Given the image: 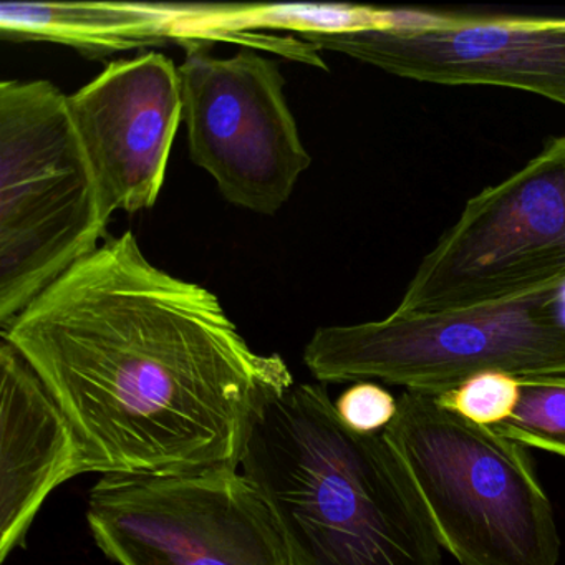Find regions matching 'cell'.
<instances>
[{
  "label": "cell",
  "mask_w": 565,
  "mask_h": 565,
  "mask_svg": "<svg viewBox=\"0 0 565 565\" xmlns=\"http://www.w3.org/2000/svg\"><path fill=\"white\" fill-rule=\"evenodd\" d=\"M102 216L150 210L160 196L183 120L180 68L163 54L107 65L67 97Z\"/></svg>",
  "instance_id": "cell-10"
},
{
  "label": "cell",
  "mask_w": 565,
  "mask_h": 565,
  "mask_svg": "<svg viewBox=\"0 0 565 565\" xmlns=\"http://www.w3.org/2000/svg\"><path fill=\"white\" fill-rule=\"evenodd\" d=\"M405 24L402 9L363 8L349 4H186L178 44L184 49L214 41L239 42L259 47L257 29H277L306 34L345 32H398Z\"/></svg>",
  "instance_id": "cell-13"
},
{
  "label": "cell",
  "mask_w": 565,
  "mask_h": 565,
  "mask_svg": "<svg viewBox=\"0 0 565 565\" xmlns=\"http://www.w3.org/2000/svg\"><path fill=\"white\" fill-rule=\"evenodd\" d=\"M186 4L4 2L0 32L12 42H54L90 58L178 42Z\"/></svg>",
  "instance_id": "cell-12"
},
{
  "label": "cell",
  "mask_w": 565,
  "mask_h": 565,
  "mask_svg": "<svg viewBox=\"0 0 565 565\" xmlns=\"http://www.w3.org/2000/svg\"><path fill=\"white\" fill-rule=\"evenodd\" d=\"M108 223L67 95L47 81L0 84V326L78 260Z\"/></svg>",
  "instance_id": "cell-4"
},
{
  "label": "cell",
  "mask_w": 565,
  "mask_h": 565,
  "mask_svg": "<svg viewBox=\"0 0 565 565\" xmlns=\"http://www.w3.org/2000/svg\"><path fill=\"white\" fill-rule=\"evenodd\" d=\"M337 412L347 426L365 435L385 429L398 412V399L373 382H359L339 396Z\"/></svg>",
  "instance_id": "cell-16"
},
{
  "label": "cell",
  "mask_w": 565,
  "mask_h": 565,
  "mask_svg": "<svg viewBox=\"0 0 565 565\" xmlns=\"http://www.w3.org/2000/svg\"><path fill=\"white\" fill-rule=\"evenodd\" d=\"M186 52L180 77L191 160L234 206L276 214L312 163L279 67L254 51L230 58L206 45Z\"/></svg>",
  "instance_id": "cell-8"
},
{
  "label": "cell",
  "mask_w": 565,
  "mask_h": 565,
  "mask_svg": "<svg viewBox=\"0 0 565 565\" xmlns=\"http://www.w3.org/2000/svg\"><path fill=\"white\" fill-rule=\"evenodd\" d=\"M565 289V137L469 198L423 257L395 313L512 306Z\"/></svg>",
  "instance_id": "cell-6"
},
{
  "label": "cell",
  "mask_w": 565,
  "mask_h": 565,
  "mask_svg": "<svg viewBox=\"0 0 565 565\" xmlns=\"http://www.w3.org/2000/svg\"><path fill=\"white\" fill-rule=\"evenodd\" d=\"M561 302L562 292L545 294L512 306L320 327L303 363L323 385L380 380L429 396L484 372L565 375Z\"/></svg>",
  "instance_id": "cell-5"
},
{
  "label": "cell",
  "mask_w": 565,
  "mask_h": 565,
  "mask_svg": "<svg viewBox=\"0 0 565 565\" xmlns=\"http://www.w3.org/2000/svg\"><path fill=\"white\" fill-rule=\"evenodd\" d=\"M383 435L459 564L557 565L554 511L521 443L408 390Z\"/></svg>",
  "instance_id": "cell-3"
},
{
  "label": "cell",
  "mask_w": 565,
  "mask_h": 565,
  "mask_svg": "<svg viewBox=\"0 0 565 565\" xmlns=\"http://www.w3.org/2000/svg\"><path fill=\"white\" fill-rule=\"evenodd\" d=\"M0 562L24 547L49 495L87 475L81 441L21 353L0 345Z\"/></svg>",
  "instance_id": "cell-11"
},
{
  "label": "cell",
  "mask_w": 565,
  "mask_h": 565,
  "mask_svg": "<svg viewBox=\"0 0 565 565\" xmlns=\"http://www.w3.org/2000/svg\"><path fill=\"white\" fill-rule=\"evenodd\" d=\"M239 468L273 515L287 565H443L405 462L383 431L347 426L323 383L263 406Z\"/></svg>",
  "instance_id": "cell-2"
},
{
  "label": "cell",
  "mask_w": 565,
  "mask_h": 565,
  "mask_svg": "<svg viewBox=\"0 0 565 565\" xmlns=\"http://www.w3.org/2000/svg\"><path fill=\"white\" fill-rule=\"evenodd\" d=\"M495 433L565 458V375L521 379V398Z\"/></svg>",
  "instance_id": "cell-14"
},
{
  "label": "cell",
  "mask_w": 565,
  "mask_h": 565,
  "mask_svg": "<svg viewBox=\"0 0 565 565\" xmlns=\"http://www.w3.org/2000/svg\"><path fill=\"white\" fill-rule=\"evenodd\" d=\"M300 38L406 81L514 88L565 105V15L484 12L475 24L441 31Z\"/></svg>",
  "instance_id": "cell-9"
},
{
  "label": "cell",
  "mask_w": 565,
  "mask_h": 565,
  "mask_svg": "<svg viewBox=\"0 0 565 565\" xmlns=\"http://www.w3.org/2000/svg\"><path fill=\"white\" fill-rule=\"evenodd\" d=\"M87 522L118 565H287L269 509L237 469L104 476Z\"/></svg>",
  "instance_id": "cell-7"
},
{
  "label": "cell",
  "mask_w": 565,
  "mask_h": 565,
  "mask_svg": "<svg viewBox=\"0 0 565 565\" xmlns=\"http://www.w3.org/2000/svg\"><path fill=\"white\" fill-rule=\"evenodd\" d=\"M435 398L448 412L494 428L514 413L521 398V379L502 372L479 373Z\"/></svg>",
  "instance_id": "cell-15"
},
{
  "label": "cell",
  "mask_w": 565,
  "mask_h": 565,
  "mask_svg": "<svg viewBox=\"0 0 565 565\" xmlns=\"http://www.w3.org/2000/svg\"><path fill=\"white\" fill-rule=\"evenodd\" d=\"M67 416L87 472L239 469L257 413L294 386L216 294L158 269L131 231L107 237L6 329Z\"/></svg>",
  "instance_id": "cell-1"
}]
</instances>
